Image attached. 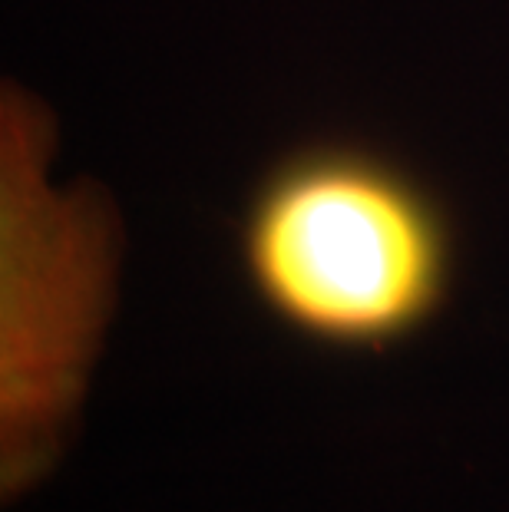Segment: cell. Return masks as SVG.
I'll list each match as a JSON object with an SVG mask.
<instances>
[{
	"instance_id": "2",
	"label": "cell",
	"mask_w": 509,
	"mask_h": 512,
	"mask_svg": "<svg viewBox=\"0 0 509 512\" xmlns=\"http://www.w3.org/2000/svg\"><path fill=\"white\" fill-rule=\"evenodd\" d=\"M238 265L285 331L348 354H384L440 318L457 281L443 202L384 152L314 143L258 179Z\"/></svg>"
},
{
	"instance_id": "1",
	"label": "cell",
	"mask_w": 509,
	"mask_h": 512,
	"mask_svg": "<svg viewBox=\"0 0 509 512\" xmlns=\"http://www.w3.org/2000/svg\"><path fill=\"white\" fill-rule=\"evenodd\" d=\"M60 123L0 90V496L20 503L77 437L123 275V215L96 179L60 185Z\"/></svg>"
}]
</instances>
